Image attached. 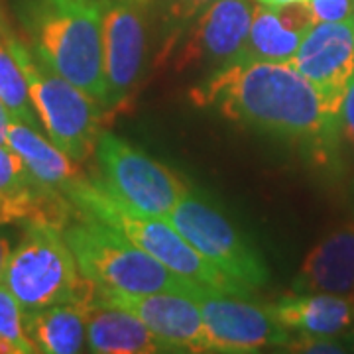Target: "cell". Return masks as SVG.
Segmentation results:
<instances>
[{
	"mask_svg": "<svg viewBox=\"0 0 354 354\" xmlns=\"http://www.w3.org/2000/svg\"><path fill=\"white\" fill-rule=\"evenodd\" d=\"M197 106H218L223 116L283 140L329 136L339 114L290 64L236 62L191 91Z\"/></svg>",
	"mask_w": 354,
	"mask_h": 354,
	"instance_id": "6da1fadb",
	"label": "cell"
},
{
	"mask_svg": "<svg viewBox=\"0 0 354 354\" xmlns=\"http://www.w3.org/2000/svg\"><path fill=\"white\" fill-rule=\"evenodd\" d=\"M65 195L81 215L101 221L106 227L120 232L124 239L160 260L165 268L179 276L191 279L207 290L244 297L250 295L197 252L171 223L156 216L140 215L128 209L124 203L114 199L101 181H91L83 177L69 185L65 189Z\"/></svg>",
	"mask_w": 354,
	"mask_h": 354,
	"instance_id": "7a4b0ae2",
	"label": "cell"
},
{
	"mask_svg": "<svg viewBox=\"0 0 354 354\" xmlns=\"http://www.w3.org/2000/svg\"><path fill=\"white\" fill-rule=\"evenodd\" d=\"M65 242L83 278L127 293L195 295L203 286L179 276L101 221L83 216L65 228Z\"/></svg>",
	"mask_w": 354,
	"mask_h": 354,
	"instance_id": "3957f363",
	"label": "cell"
},
{
	"mask_svg": "<svg viewBox=\"0 0 354 354\" xmlns=\"http://www.w3.org/2000/svg\"><path fill=\"white\" fill-rule=\"evenodd\" d=\"M34 51L91 99L106 104L102 10L69 0H48L34 22Z\"/></svg>",
	"mask_w": 354,
	"mask_h": 354,
	"instance_id": "277c9868",
	"label": "cell"
},
{
	"mask_svg": "<svg viewBox=\"0 0 354 354\" xmlns=\"http://www.w3.org/2000/svg\"><path fill=\"white\" fill-rule=\"evenodd\" d=\"M2 283L22 305L24 315L81 299L93 286L81 276L62 230L48 225H26L24 236L8 254Z\"/></svg>",
	"mask_w": 354,
	"mask_h": 354,
	"instance_id": "5b68a950",
	"label": "cell"
},
{
	"mask_svg": "<svg viewBox=\"0 0 354 354\" xmlns=\"http://www.w3.org/2000/svg\"><path fill=\"white\" fill-rule=\"evenodd\" d=\"M6 44L24 71L39 124L46 128L51 142L75 162L87 160L99 140V102L53 71L12 34L6 36Z\"/></svg>",
	"mask_w": 354,
	"mask_h": 354,
	"instance_id": "8992f818",
	"label": "cell"
},
{
	"mask_svg": "<svg viewBox=\"0 0 354 354\" xmlns=\"http://www.w3.org/2000/svg\"><path fill=\"white\" fill-rule=\"evenodd\" d=\"M167 223L246 293H254L268 283V268L262 256L205 195L187 191L169 213Z\"/></svg>",
	"mask_w": 354,
	"mask_h": 354,
	"instance_id": "52a82bcc",
	"label": "cell"
},
{
	"mask_svg": "<svg viewBox=\"0 0 354 354\" xmlns=\"http://www.w3.org/2000/svg\"><path fill=\"white\" fill-rule=\"evenodd\" d=\"M95 150L102 185L114 199L140 215L167 221L179 199L189 191L176 171L111 132L99 136Z\"/></svg>",
	"mask_w": 354,
	"mask_h": 354,
	"instance_id": "ba28073f",
	"label": "cell"
},
{
	"mask_svg": "<svg viewBox=\"0 0 354 354\" xmlns=\"http://www.w3.org/2000/svg\"><path fill=\"white\" fill-rule=\"evenodd\" d=\"M201 309L213 353H258L268 346H286L290 330L278 323L272 305H260L223 291L201 288L193 295Z\"/></svg>",
	"mask_w": 354,
	"mask_h": 354,
	"instance_id": "9c48e42d",
	"label": "cell"
},
{
	"mask_svg": "<svg viewBox=\"0 0 354 354\" xmlns=\"http://www.w3.org/2000/svg\"><path fill=\"white\" fill-rule=\"evenodd\" d=\"M102 304L127 309L142 319L164 344L165 353H213L201 309L191 295L181 293H127L95 283Z\"/></svg>",
	"mask_w": 354,
	"mask_h": 354,
	"instance_id": "30bf717a",
	"label": "cell"
},
{
	"mask_svg": "<svg viewBox=\"0 0 354 354\" xmlns=\"http://www.w3.org/2000/svg\"><path fill=\"white\" fill-rule=\"evenodd\" d=\"M291 67L321 93L341 114L342 99L354 75V18L344 22H317L305 32Z\"/></svg>",
	"mask_w": 354,
	"mask_h": 354,
	"instance_id": "8fae6325",
	"label": "cell"
},
{
	"mask_svg": "<svg viewBox=\"0 0 354 354\" xmlns=\"http://www.w3.org/2000/svg\"><path fill=\"white\" fill-rule=\"evenodd\" d=\"M252 18L250 0H215L199 18L176 67L183 71L193 65H209L221 71L241 62Z\"/></svg>",
	"mask_w": 354,
	"mask_h": 354,
	"instance_id": "7c38bea8",
	"label": "cell"
},
{
	"mask_svg": "<svg viewBox=\"0 0 354 354\" xmlns=\"http://www.w3.org/2000/svg\"><path fill=\"white\" fill-rule=\"evenodd\" d=\"M146 50V30L138 10L124 0H114L102 10V53L106 104L124 102L136 83Z\"/></svg>",
	"mask_w": 354,
	"mask_h": 354,
	"instance_id": "4fadbf2b",
	"label": "cell"
},
{
	"mask_svg": "<svg viewBox=\"0 0 354 354\" xmlns=\"http://www.w3.org/2000/svg\"><path fill=\"white\" fill-rule=\"evenodd\" d=\"M299 293L354 297V223H346L315 244L293 281Z\"/></svg>",
	"mask_w": 354,
	"mask_h": 354,
	"instance_id": "5bb4252c",
	"label": "cell"
},
{
	"mask_svg": "<svg viewBox=\"0 0 354 354\" xmlns=\"http://www.w3.org/2000/svg\"><path fill=\"white\" fill-rule=\"evenodd\" d=\"M87 344L99 354L165 353L146 323L127 309L102 304L93 295L87 307Z\"/></svg>",
	"mask_w": 354,
	"mask_h": 354,
	"instance_id": "9a60e30c",
	"label": "cell"
},
{
	"mask_svg": "<svg viewBox=\"0 0 354 354\" xmlns=\"http://www.w3.org/2000/svg\"><path fill=\"white\" fill-rule=\"evenodd\" d=\"M272 311L279 325L290 333L335 337L353 325L354 297L293 291L272 305Z\"/></svg>",
	"mask_w": 354,
	"mask_h": 354,
	"instance_id": "2e32d148",
	"label": "cell"
},
{
	"mask_svg": "<svg viewBox=\"0 0 354 354\" xmlns=\"http://www.w3.org/2000/svg\"><path fill=\"white\" fill-rule=\"evenodd\" d=\"M93 295L95 281L81 299L51 305L24 315L26 335L36 346V353L75 354L83 351L87 339V307Z\"/></svg>",
	"mask_w": 354,
	"mask_h": 354,
	"instance_id": "e0dca14e",
	"label": "cell"
},
{
	"mask_svg": "<svg viewBox=\"0 0 354 354\" xmlns=\"http://www.w3.org/2000/svg\"><path fill=\"white\" fill-rule=\"evenodd\" d=\"M6 144L20 156L30 176L41 185L62 191L64 195L69 185L85 177L71 156L57 148L51 140L41 136L38 128L14 116L6 130Z\"/></svg>",
	"mask_w": 354,
	"mask_h": 354,
	"instance_id": "ac0fdd59",
	"label": "cell"
},
{
	"mask_svg": "<svg viewBox=\"0 0 354 354\" xmlns=\"http://www.w3.org/2000/svg\"><path fill=\"white\" fill-rule=\"evenodd\" d=\"M305 34L290 30L270 6H256L241 62L290 64Z\"/></svg>",
	"mask_w": 354,
	"mask_h": 354,
	"instance_id": "d6986e66",
	"label": "cell"
},
{
	"mask_svg": "<svg viewBox=\"0 0 354 354\" xmlns=\"http://www.w3.org/2000/svg\"><path fill=\"white\" fill-rule=\"evenodd\" d=\"M0 101L6 104L14 118L36 128L39 127L24 71L16 62L12 50L8 48L6 36H0Z\"/></svg>",
	"mask_w": 354,
	"mask_h": 354,
	"instance_id": "ffe728a7",
	"label": "cell"
},
{
	"mask_svg": "<svg viewBox=\"0 0 354 354\" xmlns=\"http://www.w3.org/2000/svg\"><path fill=\"white\" fill-rule=\"evenodd\" d=\"M36 346L26 335L24 309L0 281V354H30Z\"/></svg>",
	"mask_w": 354,
	"mask_h": 354,
	"instance_id": "44dd1931",
	"label": "cell"
},
{
	"mask_svg": "<svg viewBox=\"0 0 354 354\" xmlns=\"http://www.w3.org/2000/svg\"><path fill=\"white\" fill-rule=\"evenodd\" d=\"M317 22H344L354 18V0H309Z\"/></svg>",
	"mask_w": 354,
	"mask_h": 354,
	"instance_id": "7402d4cb",
	"label": "cell"
},
{
	"mask_svg": "<svg viewBox=\"0 0 354 354\" xmlns=\"http://www.w3.org/2000/svg\"><path fill=\"white\" fill-rule=\"evenodd\" d=\"M286 351L291 353H325V354H339L346 351L344 342L330 339V337H313V335H299L295 341H290Z\"/></svg>",
	"mask_w": 354,
	"mask_h": 354,
	"instance_id": "603a6c76",
	"label": "cell"
},
{
	"mask_svg": "<svg viewBox=\"0 0 354 354\" xmlns=\"http://www.w3.org/2000/svg\"><path fill=\"white\" fill-rule=\"evenodd\" d=\"M278 12L279 20L288 26L290 30L295 32H301L305 34L309 28H313L317 24L315 14L311 10L309 2H293L288 6H281V8H274Z\"/></svg>",
	"mask_w": 354,
	"mask_h": 354,
	"instance_id": "cb8c5ba5",
	"label": "cell"
},
{
	"mask_svg": "<svg viewBox=\"0 0 354 354\" xmlns=\"http://www.w3.org/2000/svg\"><path fill=\"white\" fill-rule=\"evenodd\" d=\"M341 118H342V134L354 146V75L346 87L344 99L341 106Z\"/></svg>",
	"mask_w": 354,
	"mask_h": 354,
	"instance_id": "d4e9b609",
	"label": "cell"
},
{
	"mask_svg": "<svg viewBox=\"0 0 354 354\" xmlns=\"http://www.w3.org/2000/svg\"><path fill=\"white\" fill-rule=\"evenodd\" d=\"M215 0H176L174 4V14L177 18H183V20H189L193 16L201 12V10H207Z\"/></svg>",
	"mask_w": 354,
	"mask_h": 354,
	"instance_id": "484cf974",
	"label": "cell"
},
{
	"mask_svg": "<svg viewBox=\"0 0 354 354\" xmlns=\"http://www.w3.org/2000/svg\"><path fill=\"white\" fill-rule=\"evenodd\" d=\"M12 120V114L6 109V104L0 101V144H6V130Z\"/></svg>",
	"mask_w": 354,
	"mask_h": 354,
	"instance_id": "4316f807",
	"label": "cell"
},
{
	"mask_svg": "<svg viewBox=\"0 0 354 354\" xmlns=\"http://www.w3.org/2000/svg\"><path fill=\"white\" fill-rule=\"evenodd\" d=\"M8 254H10V242L6 236L0 234V281H2V274H4V266L8 260Z\"/></svg>",
	"mask_w": 354,
	"mask_h": 354,
	"instance_id": "83f0119b",
	"label": "cell"
},
{
	"mask_svg": "<svg viewBox=\"0 0 354 354\" xmlns=\"http://www.w3.org/2000/svg\"><path fill=\"white\" fill-rule=\"evenodd\" d=\"M258 2L264 6H270V8H281V6H288L293 2H309V0H258Z\"/></svg>",
	"mask_w": 354,
	"mask_h": 354,
	"instance_id": "f1b7e54d",
	"label": "cell"
},
{
	"mask_svg": "<svg viewBox=\"0 0 354 354\" xmlns=\"http://www.w3.org/2000/svg\"><path fill=\"white\" fill-rule=\"evenodd\" d=\"M69 2H77V4H88V6H99L101 10H104L111 2L114 0H69Z\"/></svg>",
	"mask_w": 354,
	"mask_h": 354,
	"instance_id": "f546056e",
	"label": "cell"
},
{
	"mask_svg": "<svg viewBox=\"0 0 354 354\" xmlns=\"http://www.w3.org/2000/svg\"><path fill=\"white\" fill-rule=\"evenodd\" d=\"M10 32H8V26H6V18H4V12H2V8H0V36H8Z\"/></svg>",
	"mask_w": 354,
	"mask_h": 354,
	"instance_id": "4dcf8cb0",
	"label": "cell"
}]
</instances>
